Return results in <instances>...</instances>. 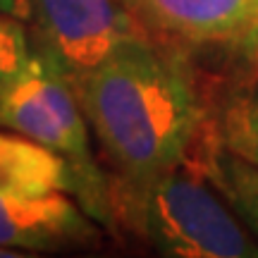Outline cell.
I'll return each instance as SVG.
<instances>
[{
	"instance_id": "cell-2",
	"label": "cell",
	"mask_w": 258,
	"mask_h": 258,
	"mask_svg": "<svg viewBox=\"0 0 258 258\" xmlns=\"http://www.w3.org/2000/svg\"><path fill=\"white\" fill-rule=\"evenodd\" d=\"M120 208L158 253L177 258H256L258 244L189 153L163 175L120 189Z\"/></svg>"
},
{
	"instance_id": "cell-4",
	"label": "cell",
	"mask_w": 258,
	"mask_h": 258,
	"mask_svg": "<svg viewBox=\"0 0 258 258\" xmlns=\"http://www.w3.org/2000/svg\"><path fill=\"white\" fill-rule=\"evenodd\" d=\"M31 48L72 84L120 48L151 38L129 0H29Z\"/></svg>"
},
{
	"instance_id": "cell-8",
	"label": "cell",
	"mask_w": 258,
	"mask_h": 258,
	"mask_svg": "<svg viewBox=\"0 0 258 258\" xmlns=\"http://www.w3.org/2000/svg\"><path fill=\"white\" fill-rule=\"evenodd\" d=\"M189 156L206 170L208 179L218 186V191L258 234V167L225 151L213 132V124L208 122L201 129L199 139L194 141V146L189 148Z\"/></svg>"
},
{
	"instance_id": "cell-12",
	"label": "cell",
	"mask_w": 258,
	"mask_h": 258,
	"mask_svg": "<svg viewBox=\"0 0 258 258\" xmlns=\"http://www.w3.org/2000/svg\"><path fill=\"white\" fill-rule=\"evenodd\" d=\"M241 48H244L251 57H256L258 60V0H253V24H251V31H249L246 43H244Z\"/></svg>"
},
{
	"instance_id": "cell-13",
	"label": "cell",
	"mask_w": 258,
	"mask_h": 258,
	"mask_svg": "<svg viewBox=\"0 0 258 258\" xmlns=\"http://www.w3.org/2000/svg\"><path fill=\"white\" fill-rule=\"evenodd\" d=\"M12 256H22V251H15V249H0V258H12Z\"/></svg>"
},
{
	"instance_id": "cell-1",
	"label": "cell",
	"mask_w": 258,
	"mask_h": 258,
	"mask_svg": "<svg viewBox=\"0 0 258 258\" xmlns=\"http://www.w3.org/2000/svg\"><path fill=\"white\" fill-rule=\"evenodd\" d=\"M98 144L134 189L172 170L206 127L186 64L151 38L134 41L72 82Z\"/></svg>"
},
{
	"instance_id": "cell-11",
	"label": "cell",
	"mask_w": 258,
	"mask_h": 258,
	"mask_svg": "<svg viewBox=\"0 0 258 258\" xmlns=\"http://www.w3.org/2000/svg\"><path fill=\"white\" fill-rule=\"evenodd\" d=\"M0 10L8 12L10 17L19 19L27 24L29 19V0H0Z\"/></svg>"
},
{
	"instance_id": "cell-9",
	"label": "cell",
	"mask_w": 258,
	"mask_h": 258,
	"mask_svg": "<svg viewBox=\"0 0 258 258\" xmlns=\"http://www.w3.org/2000/svg\"><path fill=\"white\" fill-rule=\"evenodd\" d=\"M211 124L225 151L258 167V79L232 93Z\"/></svg>"
},
{
	"instance_id": "cell-3",
	"label": "cell",
	"mask_w": 258,
	"mask_h": 258,
	"mask_svg": "<svg viewBox=\"0 0 258 258\" xmlns=\"http://www.w3.org/2000/svg\"><path fill=\"white\" fill-rule=\"evenodd\" d=\"M0 127L67 158L84 211L101 220L112 213V196L91 156V127L72 84L34 48L29 62L0 84Z\"/></svg>"
},
{
	"instance_id": "cell-10",
	"label": "cell",
	"mask_w": 258,
	"mask_h": 258,
	"mask_svg": "<svg viewBox=\"0 0 258 258\" xmlns=\"http://www.w3.org/2000/svg\"><path fill=\"white\" fill-rule=\"evenodd\" d=\"M31 57V41L24 22L0 10V84L19 72Z\"/></svg>"
},
{
	"instance_id": "cell-5",
	"label": "cell",
	"mask_w": 258,
	"mask_h": 258,
	"mask_svg": "<svg viewBox=\"0 0 258 258\" xmlns=\"http://www.w3.org/2000/svg\"><path fill=\"white\" fill-rule=\"evenodd\" d=\"M96 225L67 194L22 196L0 191V249H60L86 244Z\"/></svg>"
},
{
	"instance_id": "cell-7",
	"label": "cell",
	"mask_w": 258,
	"mask_h": 258,
	"mask_svg": "<svg viewBox=\"0 0 258 258\" xmlns=\"http://www.w3.org/2000/svg\"><path fill=\"white\" fill-rule=\"evenodd\" d=\"M0 191L22 196L79 194L70 160L24 137L0 134Z\"/></svg>"
},
{
	"instance_id": "cell-6",
	"label": "cell",
	"mask_w": 258,
	"mask_h": 258,
	"mask_svg": "<svg viewBox=\"0 0 258 258\" xmlns=\"http://www.w3.org/2000/svg\"><path fill=\"white\" fill-rule=\"evenodd\" d=\"M137 12L167 34L191 41L246 43L253 24V0H129Z\"/></svg>"
}]
</instances>
